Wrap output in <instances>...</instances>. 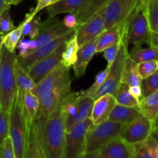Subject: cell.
<instances>
[{
	"label": "cell",
	"mask_w": 158,
	"mask_h": 158,
	"mask_svg": "<svg viewBox=\"0 0 158 158\" xmlns=\"http://www.w3.org/2000/svg\"><path fill=\"white\" fill-rule=\"evenodd\" d=\"M140 115H142V113L139 109L131 106H122L117 103L113 108L108 117V120L117 122L125 125L131 123Z\"/></svg>",
	"instance_id": "603a6c76"
},
{
	"label": "cell",
	"mask_w": 158,
	"mask_h": 158,
	"mask_svg": "<svg viewBox=\"0 0 158 158\" xmlns=\"http://www.w3.org/2000/svg\"><path fill=\"white\" fill-rule=\"evenodd\" d=\"M137 69L142 80L154 74L158 69V61L152 60L140 63L137 64Z\"/></svg>",
	"instance_id": "60d3db41"
},
{
	"label": "cell",
	"mask_w": 158,
	"mask_h": 158,
	"mask_svg": "<svg viewBox=\"0 0 158 158\" xmlns=\"http://www.w3.org/2000/svg\"><path fill=\"white\" fill-rule=\"evenodd\" d=\"M129 91L131 95L137 99L138 101H140L143 98V93H142V89L140 86H132L129 87Z\"/></svg>",
	"instance_id": "bcb514c9"
},
{
	"label": "cell",
	"mask_w": 158,
	"mask_h": 158,
	"mask_svg": "<svg viewBox=\"0 0 158 158\" xmlns=\"http://www.w3.org/2000/svg\"><path fill=\"white\" fill-rule=\"evenodd\" d=\"M23 95L16 93L9 112V137L15 158H24L27 141V124L23 110Z\"/></svg>",
	"instance_id": "7a4b0ae2"
},
{
	"label": "cell",
	"mask_w": 158,
	"mask_h": 158,
	"mask_svg": "<svg viewBox=\"0 0 158 158\" xmlns=\"http://www.w3.org/2000/svg\"><path fill=\"white\" fill-rule=\"evenodd\" d=\"M76 33V29H73V30L69 31L67 33L63 34V35H60L58 38L55 39V40H52L49 43H46V44L43 45L41 47L37 48L33 52L29 55L28 56L25 57V58H19L17 56V60H18L19 63L26 70H28L29 67L36 63L39 60H42V59L45 58V57L48 56L50 55L52 52H53L59 46H61L63 43H66L68 40L73 36Z\"/></svg>",
	"instance_id": "4fadbf2b"
},
{
	"label": "cell",
	"mask_w": 158,
	"mask_h": 158,
	"mask_svg": "<svg viewBox=\"0 0 158 158\" xmlns=\"http://www.w3.org/2000/svg\"><path fill=\"white\" fill-rule=\"evenodd\" d=\"M7 1V3L10 6H12V5H17L22 1V0H6Z\"/></svg>",
	"instance_id": "816d5d0a"
},
{
	"label": "cell",
	"mask_w": 158,
	"mask_h": 158,
	"mask_svg": "<svg viewBox=\"0 0 158 158\" xmlns=\"http://www.w3.org/2000/svg\"><path fill=\"white\" fill-rule=\"evenodd\" d=\"M127 34L128 32L124 34L122 37L118 53L112 64L110 66L109 70H108L104 82L101 85L100 89L97 91V93L93 97H91L94 100L104 94L114 95L121 83L125 63L128 57V45L129 44L127 41Z\"/></svg>",
	"instance_id": "277c9868"
},
{
	"label": "cell",
	"mask_w": 158,
	"mask_h": 158,
	"mask_svg": "<svg viewBox=\"0 0 158 158\" xmlns=\"http://www.w3.org/2000/svg\"><path fill=\"white\" fill-rule=\"evenodd\" d=\"M105 31L104 18L100 10L89 19L80 25L76 29L77 42L80 47L100 36Z\"/></svg>",
	"instance_id": "7c38bea8"
},
{
	"label": "cell",
	"mask_w": 158,
	"mask_h": 158,
	"mask_svg": "<svg viewBox=\"0 0 158 158\" xmlns=\"http://www.w3.org/2000/svg\"><path fill=\"white\" fill-rule=\"evenodd\" d=\"M153 129L152 120L142 114L131 123L123 125L120 137L129 144H135L147 140Z\"/></svg>",
	"instance_id": "30bf717a"
},
{
	"label": "cell",
	"mask_w": 158,
	"mask_h": 158,
	"mask_svg": "<svg viewBox=\"0 0 158 158\" xmlns=\"http://www.w3.org/2000/svg\"><path fill=\"white\" fill-rule=\"evenodd\" d=\"M54 2H55V0H38V2H37L35 9H33V11L27 14L26 18H27L28 19H31L34 18L38 12H40V11H42L45 8H47L48 6H50L51 4Z\"/></svg>",
	"instance_id": "ee69618b"
},
{
	"label": "cell",
	"mask_w": 158,
	"mask_h": 158,
	"mask_svg": "<svg viewBox=\"0 0 158 158\" xmlns=\"http://www.w3.org/2000/svg\"><path fill=\"white\" fill-rule=\"evenodd\" d=\"M158 143L150 136L147 140L132 145V158H156Z\"/></svg>",
	"instance_id": "d4e9b609"
},
{
	"label": "cell",
	"mask_w": 158,
	"mask_h": 158,
	"mask_svg": "<svg viewBox=\"0 0 158 158\" xmlns=\"http://www.w3.org/2000/svg\"><path fill=\"white\" fill-rule=\"evenodd\" d=\"M80 158H104L99 151L85 152Z\"/></svg>",
	"instance_id": "7dc6e473"
},
{
	"label": "cell",
	"mask_w": 158,
	"mask_h": 158,
	"mask_svg": "<svg viewBox=\"0 0 158 158\" xmlns=\"http://www.w3.org/2000/svg\"><path fill=\"white\" fill-rule=\"evenodd\" d=\"M88 0H57L46 8L49 17L62 13L76 14L81 10Z\"/></svg>",
	"instance_id": "44dd1931"
},
{
	"label": "cell",
	"mask_w": 158,
	"mask_h": 158,
	"mask_svg": "<svg viewBox=\"0 0 158 158\" xmlns=\"http://www.w3.org/2000/svg\"><path fill=\"white\" fill-rule=\"evenodd\" d=\"M43 22L39 17H34L31 19L25 18L24 26L23 29V36L35 39L39 35Z\"/></svg>",
	"instance_id": "e575fe53"
},
{
	"label": "cell",
	"mask_w": 158,
	"mask_h": 158,
	"mask_svg": "<svg viewBox=\"0 0 158 158\" xmlns=\"http://www.w3.org/2000/svg\"><path fill=\"white\" fill-rule=\"evenodd\" d=\"M40 105L39 97L32 91L25 92L23 98V110L26 124L33 123Z\"/></svg>",
	"instance_id": "4316f807"
},
{
	"label": "cell",
	"mask_w": 158,
	"mask_h": 158,
	"mask_svg": "<svg viewBox=\"0 0 158 158\" xmlns=\"http://www.w3.org/2000/svg\"><path fill=\"white\" fill-rule=\"evenodd\" d=\"M123 124L106 120L97 125L92 124L86 135V152L99 151L114 139L120 137Z\"/></svg>",
	"instance_id": "5b68a950"
},
{
	"label": "cell",
	"mask_w": 158,
	"mask_h": 158,
	"mask_svg": "<svg viewBox=\"0 0 158 158\" xmlns=\"http://www.w3.org/2000/svg\"><path fill=\"white\" fill-rule=\"evenodd\" d=\"M56 1H57V0H55V2H56Z\"/></svg>",
	"instance_id": "680465c9"
},
{
	"label": "cell",
	"mask_w": 158,
	"mask_h": 158,
	"mask_svg": "<svg viewBox=\"0 0 158 158\" xmlns=\"http://www.w3.org/2000/svg\"><path fill=\"white\" fill-rule=\"evenodd\" d=\"M9 112L0 106V145L9 137Z\"/></svg>",
	"instance_id": "ab89813d"
},
{
	"label": "cell",
	"mask_w": 158,
	"mask_h": 158,
	"mask_svg": "<svg viewBox=\"0 0 158 158\" xmlns=\"http://www.w3.org/2000/svg\"><path fill=\"white\" fill-rule=\"evenodd\" d=\"M65 45L66 43H63L50 55L37 61L28 69V73L35 84L61 63Z\"/></svg>",
	"instance_id": "8fae6325"
},
{
	"label": "cell",
	"mask_w": 158,
	"mask_h": 158,
	"mask_svg": "<svg viewBox=\"0 0 158 158\" xmlns=\"http://www.w3.org/2000/svg\"><path fill=\"white\" fill-rule=\"evenodd\" d=\"M93 124L89 118L66 131L63 158H80L86 152V135Z\"/></svg>",
	"instance_id": "ba28073f"
},
{
	"label": "cell",
	"mask_w": 158,
	"mask_h": 158,
	"mask_svg": "<svg viewBox=\"0 0 158 158\" xmlns=\"http://www.w3.org/2000/svg\"><path fill=\"white\" fill-rule=\"evenodd\" d=\"M156 158H158V144L157 147V149H156Z\"/></svg>",
	"instance_id": "9f6ffc18"
},
{
	"label": "cell",
	"mask_w": 158,
	"mask_h": 158,
	"mask_svg": "<svg viewBox=\"0 0 158 158\" xmlns=\"http://www.w3.org/2000/svg\"><path fill=\"white\" fill-rule=\"evenodd\" d=\"M151 136L158 143V127L153 129Z\"/></svg>",
	"instance_id": "f907efd6"
},
{
	"label": "cell",
	"mask_w": 158,
	"mask_h": 158,
	"mask_svg": "<svg viewBox=\"0 0 158 158\" xmlns=\"http://www.w3.org/2000/svg\"><path fill=\"white\" fill-rule=\"evenodd\" d=\"M137 2V4H136V6L138 7V6H146L144 5V0H136Z\"/></svg>",
	"instance_id": "f5cc1de1"
},
{
	"label": "cell",
	"mask_w": 158,
	"mask_h": 158,
	"mask_svg": "<svg viewBox=\"0 0 158 158\" xmlns=\"http://www.w3.org/2000/svg\"><path fill=\"white\" fill-rule=\"evenodd\" d=\"M153 126H154V128L158 127V114L157 117L155 118V120H154V122H153Z\"/></svg>",
	"instance_id": "db71d44e"
},
{
	"label": "cell",
	"mask_w": 158,
	"mask_h": 158,
	"mask_svg": "<svg viewBox=\"0 0 158 158\" xmlns=\"http://www.w3.org/2000/svg\"><path fill=\"white\" fill-rule=\"evenodd\" d=\"M136 0H110L102 9L105 30L125 21L135 9Z\"/></svg>",
	"instance_id": "9c48e42d"
},
{
	"label": "cell",
	"mask_w": 158,
	"mask_h": 158,
	"mask_svg": "<svg viewBox=\"0 0 158 158\" xmlns=\"http://www.w3.org/2000/svg\"><path fill=\"white\" fill-rule=\"evenodd\" d=\"M10 5L7 3L6 0H0V15L4 12L6 9H9L10 8Z\"/></svg>",
	"instance_id": "681fc988"
},
{
	"label": "cell",
	"mask_w": 158,
	"mask_h": 158,
	"mask_svg": "<svg viewBox=\"0 0 158 158\" xmlns=\"http://www.w3.org/2000/svg\"><path fill=\"white\" fill-rule=\"evenodd\" d=\"M129 29V18L125 21L105 30L100 35L97 45V52H101L113 45L118 43Z\"/></svg>",
	"instance_id": "2e32d148"
},
{
	"label": "cell",
	"mask_w": 158,
	"mask_h": 158,
	"mask_svg": "<svg viewBox=\"0 0 158 158\" xmlns=\"http://www.w3.org/2000/svg\"><path fill=\"white\" fill-rule=\"evenodd\" d=\"M120 42H121V40H120L118 43H116V44L110 46L107 49H106L105 50L103 51V56L106 59L108 66H110L113 63V62H114V60H115L116 56H117V53H118L119 49H120Z\"/></svg>",
	"instance_id": "7bdbcfd3"
},
{
	"label": "cell",
	"mask_w": 158,
	"mask_h": 158,
	"mask_svg": "<svg viewBox=\"0 0 158 158\" xmlns=\"http://www.w3.org/2000/svg\"><path fill=\"white\" fill-rule=\"evenodd\" d=\"M143 97H147L158 89V69L154 74L143 79L140 84Z\"/></svg>",
	"instance_id": "8d00e7d4"
},
{
	"label": "cell",
	"mask_w": 158,
	"mask_h": 158,
	"mask_svg": "<svg viewBox=\"0 0 158 158\" xmlns=\"http://www.w3.org/2000/svg\"><path fill=\"white\" fill-rule=\"evenodd\" d=\"M24 20L17 27L6 34L2 38L3 47L11 52H15L17 45L23 37V29Z\"/></svg>",
	"instance_id": "d6a6232c"
},
{
	"label": "cell",
	"mask_w": 158,
	"mask_h": 158,
	"mask_svg": "<svg viewBox=\"0 0 158 158\" xmlns=\"http://www.w3.org/2000/svg\"><path fill=\"white\" fill-rule=\"evenodd\" d=\"M14 73H15L16 93L21 95H24L25 92L32 91V89L35 87V82L31 78L28 71L26 70L19 63L17 57L14 65Z\"/></svg>",
	"instance_id": "cb8c5ba5"
},
{
	"label": "cell",
	"mask_w": 158,
	"mask_h": 158,
	"mask_svg": "<svg viewBox=\"0 0 158 158\" xmlns=\"http://www.w3.org/2000/svg\"><path fill=\"white\" fill-rule=\"evenodd\" d=\"M148 0H144V5H146V3H147V2H148Z\"/></svg>",
	"instance_id": "6f0895ef"
},
{
	"label": "cell",
	"mask_w": 158,
	"mask_h": 158,
	"mask_svg": "<svg viewBox=\"0 0 158 158\" xmlns=\"http://www.w3.org/2000/svg\"><path fill=\"white\" fill-rule=\"evenodd\" d=\"M146 12L151 32H158V0H148Z\"/></svg>",
	"instance_id": "836d02e7"
},
{
	"label": "cell",
	"mask_w": 158,
	"mask_h": 158,
	"mask_svg": "<svg viewBox=\"0 0 158 158\" xmlns=\"http://www.w3.org/2000/svg\"><path fill=\"white\" fill-rule=\"evenodd\" d=\"M16 26L14 25L13 21L11 18L9 9H6L0 15V36L4 37L6 34L14 29Z\"/></svg>",
	"instance_id": "f35d334b"
},
{
	"label": "cell",
	"mask_w": 158,
	"mask_h": 158,
	"mask_svg": "<svg viewBox=\"0 0 158 158\" xmlns=\"http://www.w3.org/2000/svg\"><path fill=\"white\" fill-rule=\"evenodd\" d=\"M17 49L19 50V58H25L30 55L37 49V43L35 39H23L19 40L17 45Z\"/></svg>",
	"instance_id": "d590c367"
},
{
	"label": "cell",
	"mask_w": 158,
	"mask_h": 158,
	"mask_svg": "<svg viewBox=\"0 0 158 158\" xmlns=\"http://www.w3.org/2000/svg\"><path fill=\"white\" fill-rule=\"evenodd\" d=\"M79 49L80 46L75 33L73 36L66 42L64 50L62 56L61 64L68 69L73 67L77 62Z\"/></svg>",
	"instance_id": "f1b7e54d"
},
{
	"label": "cell",
	"mask_w": 158,
	"mask_h": 158,
	"mask_svg": "<svg viewBox=\"0 0 158 158\" xmlns=\"http://www.w3.org/2000/svg\"><path fill=\"white\" fill-rule=\"evenodd\" d=\"M110 0H88L84 7L76 13L79 26L103 9Z\"/></svg>",
	"instance_id": "83f0119b"
},
{
	"label": "cell",
	"mask_w": 158,
	"mask_h": 158,
	"mask_svg": "<svg viewBox=\"0 0 158 158\" xmlns=\"http://www.w3.org/2000/svg\"><path fill=\"white\" fill-rule=\"evenodd\" d=\"M151 46L158 48V32H151Z\"/></svg>",
	"instance_id": "c3c4849f"
},
{
	"label": "cell",
	"mask_w": 158,
	"mask_h": 158,
	"mask_svg": "<svg viewBox=\"0 0 158 158\" xmlns=\"http://www.w3.org/2000/svg\"><path fill=\"white\" fill-rule=\"evenodd\" d=\"M17 55L2 48L0 56V106L10 112L16 95L14 65Z\"/></svg>",
	"instance_id": "3957f363"
},
{
	"label": "cell",
	"mask_w": 158,
	"mask_h": 158,
	"mask_svg": "<svg viewBox=\"0 0 158 158\" xmlns=\"http://www.w3.org/2000/svg\"><path fill=\"white\" fill-rule=\"evenodd\" d=\"M128 56L136 63L156 60L158 61V48L150 46L142 48L141 46H134L131 51H128Z\"/></svg>",
	"instance_id": "484cf974"
},
{
	"label": "cell",
	"mask_w": 158,
	"mask_h": 158,
	"mask_svg": "<svg viewBox=\"0 0 158 158\" xmlns=\"http://www.w3.org/2000/svg\"><path fill=\"white\" fill-rule=\"evenodd\" d=\"M73 29H69L64 26L63 20L55 17H49L43 22L39 35L35 38L37 48L49 43L63 34L67 33Z\"/></svg>",
	"instance_id": "5bb4252c"
},
{
	"label": "cell",
	"mask_w": 158,
	"mask_h": 158,
	"mask_svg": "<svg viewBox=\"0 0 158 158\" xmlns=\"http://www.w3.org/2000/svg\"><path fill=\"white\" fill-rule=\"evenodd\" d=\"M142 78L137 69V63L127 57L123 69L121 82L127 83L129 86H140Z\"/></svg>",
	"instance_id": "4dcf8cb0"
},
{
	"label": "cell",
	"mask_w": 158,
	"mask_h": 158,
	"mask_svg": "<svg viewBox=\"0 0 158 158\" xmlns=\"http://www.w3.org/2000/svg\"><path fill=\"white\" fill-rule=\"evenodd\" d=\"M0 158H15L10 138L8 137L0 145Z\"/></svg>",
	"instance_id": "b9f144b4"
},
{
	"label": "cell",
	"mask_w": 158,
	"mask_h": 158,
	"mask_svg": "<svg viewBox=\"0 0 158 158\" xmlns=\"http://www.w3.org/2000/svg\"><path fill=\"white\" fill-rule=\"evenodd\" d=\"M99 37L94 39L89 43H86L85 45L80 47L78 55H77V60L74 66H73L74 72V77L79 79L83 77L85 74L89 65V62L93 59L96 53H97V45L98 43Z\"/></svg>",
	"instance_id": "ac0fdd59"
},
{
	"label": "cell",
	"mask_w": 158,
	"mask_h": 158,
	"mask_svg": "<svg viewBox=\"0 0 158 158\" xmlns=\"http://www.w3.org/2000/svg\"><path fill=\"white\" fill-rule=\"evenodd\" d=\"M129 87L130 86L127 83L121 82L118 89L114 95L116 102L117 104L122 106H131L140 110L139 101L131 95L129 91Z\"/></svg>",
	"instance_id": "1f68e13d"
},
{
	"label": "cell",
	"mask_w": 158,
	"mask_h": 158,
	"mask_svg": "<svg viewBox=\"0 0 158 158\" xmlns=\"http://www.w3.org/2000/svg\"><path fill=\"white\" fill-rule=\"evenodd\" d=\"M94 103V100L92 97L82 96L80 94V97L77 100V110L74 116L71 118L65 120L66 131L90 117Z\"/></svg>",
	"instance_id": "ffe728a7"
},
{
	"label": "cell",
	"mask_w": 158,
	"mask_h": 158,
	"mask_svg": "<svg viewBox=\"0 0 158 158\" xmlns=\"http://www.w3.org/2000/svg\"><path fill=\"white\" fill-rule=\"evenodd\" d=\"M99 151L104 158H132V145L120 137L106 143Z\"/></svg>",
	"instance_id": "d6986e66"
},
{
	"label": "cell",
	"mask_w": 158,
	"mask_h": 158,
	"mask_svg": "<svg viewBox=\"0 0 158 158\" xmlns=\"http://www.w3.org/2000/svg\"><path fill=\"white\" fill-rule=\"evenodd\" d=\"M24 158H46L39 141L34 122L27 124V141Z\"/></svg>",
	"instance_id": "7402d4cb"
},
{
	"label": "cell",
	"mask_w": 158,
	"mask_h": 158,
	"mask_svg": "<svg viewBox=\"0 0 158 158\" xmlns=\"http://www.w3.org/2000/svg\"><path fill=\"white\" fill-rule=\"evenodd\" d=\"M34 124L46 158H63L66 130L60 103L49 117L42 121L34 120Z\"/></svg>",
	"instance_id": "6da1fadb"
},
{
	"label": "cell",
	"mask_w": 158,
	"mask_h": 158,
	"mask_svg": "<svg viewBox=\"0 0 158 158\" xmlns=\"http://www.w3.org/2000/svg\"><path fill=\"white\" fill-rule=\"evenodd\" d=\"M3 44H2V37L0 36V56H1L2 51Z\"/></svg>",
	"instance_id": "11a10c76"
},
{
	"label": "cell",
	"mask_w": 158,
	"mask_h": 158,
	"mask_svg": "<svg viewBox=\"0 0 158 158\" xmlns=\"http://www.w3.org/2000/svg\"><path fill=\"white\" fill-rule=\"evenodd\" d=\"M71 78L39 97L40 105L35 121H42L54 112L64 97L71 92Z\"/></svg>",
	"instance_id": "52a82bcc"
},
{
	"label": "cell",
	"mask_w": 158,
	"mask_h": 158,
	"mask_svg": "<svg viewBox=\"0 0 158 158\" xmlns=\"http://www.w3.org/2000/svg\"><path fill=\"white\" fill-rule=\"evenodd\" d=\"M151 32L146 12V6H136L129 16L128 44L151 46Z\"/></svg>",
	"instance_id": "8992f818"
},
{
	"label": "cell",
	"mask_w": 158,
	"mask_h": 158,
	"mask_svg": "<svg viewBox=\"0 0 158 158\" xmlns=\"http://www.w3.org/2000/svg\"><path fill=\"white\" fill-rule=\"evenodd\" d=\"M139 105L142 114L154 122L158 114V89L147 97H143L139 101Z\"/></svg>",
	"instance_id": "f546056e"
},
{
	"label": "cell",
	"mask_w": 158,
	"mask_h": 158,
	"mask_svg": "<svg viewBox=\"0 0 158 158\" xmlns=\"http://www.w3.org/2000/svg\"><path fill=\"white\" fill-rule=\"evenodd\" d=\"M69 78V69L65 67L60 63L49 73H48L41 81L35 84V87L32 89V92L39 97Z\"/></svg>",
	"instance_id": "9a60e30c"
},
{
	"label": "cell",
	"mask_w": 158,
	"mask_h": 158,
	"mask_svg": "<svg viewBox=\"0 0 158 158\" xmlns=\"http://www.w3.org/2000/svg\"><path fill=\"white\" fill-rule=\"evenodd\" d=\"M117 104L114 95L104 94L94 100L89 119L93 124L97 125L108 120L113 108Z\"/></svg>",
	"instance_id": "e0dca14e"
},
{
	"label": "cell",
	"mask_w": 158,
	"mask_h": 158,
	"mask_svg": "<svg viewBox=\"0 0 158 158\" xmlns=\"http://www.w3.org/2000/svg\"><path fill=\"white\" fill-rule=\"evenodd\" d=\"M63 23L66 28L69 29H77L79 26L78 20L73 13H69L63 18Z\"/></svg>",
	"instance_id": "f6af8a7d"
},
{
	"label": "cell",
	"mask_w": 158,
	"mask_h": 158,
	"mask_svg": "<svg viewBox=\"0 0 158 158\" xmlns=\"http://www.w3.org/2000/svg\"><path fill=\"white\" fill-rule=\"evenodd\" d=\"M110 66H106L103 70H102L101 72L99 73L95 77V81L93 83V85L91 86H89L88 89H85V90L80 91V94L82 96H87V97H93L94 94L97 93V91L100 89V87L101 86V85L103 84V82H104L105 79H106V75H107L108 70H109Z\"/></svg>",
	"instance_id": "74e56055"
}]
</instances>
